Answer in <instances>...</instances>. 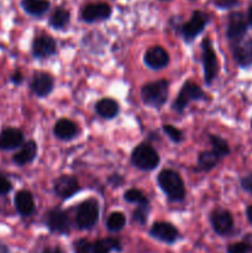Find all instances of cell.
<instances>
[{
  "label": "cell",
  "mask_w": 252,
  "mask_h": 253,
  "mask_svg": "<svg viewBox=\"0 0 252 253\" xmlns=\"http://www.w3.org/2000/svg\"><path fill=\"white\" fill-rule=\"evenodd\" d=\"M111 15L110 5L106 2H93L88 4L82 10V19L85 22H96L108 20Z\"/></svg>",
  "instance_id": "9"
},
{
  "label": "cell",
  "mask_w": 252,
  "mask_h": 253,
  "mask_svg": "<svg viewBox=\"0 0 252 253\" xmlns=\"http://www.w3.org/2000/svg\"><path fill=\"white\" fill-rule=\"evenodd\" d=\"M247 29H249V22L242 12L235 11L230 14L226 27V37L231 44L242 41L246 37Z\"/></svg>",
  "instance_id": "8"
},
{
  "label": "cell",
  "mask_w": 252,
  "mask_h": 253,
  "mask_svg": "<svg viewBox=\"0 0 252 253\" xmlns=\"http://www.w3.org/2000/svg\"><path fill=\"white\" fill-rule=\"evenodd\" d=\"M98 219L99 205L95 200H85L79 205L76 215V221L79 229H91L98 222Z\"/></svg>",
  "instance_id": "6"
},
{
  "label": "cell",
  "mask_w": 252,
  "mask_h": 253,
  "mask_svg": "<svg viewBox=\"0 0 252 253\" xmlns=\"http://www.w3.org/2000/svg\"><path fill=\"white\" fill-rule=\"evenodd\" d=\"M42 253H63L61 251V250L58 249V247H53V249H47V250H44L43 252Z\"/></svg>",
  "instance_id": "39"
},
{
  "label": "cell",
  "mask_w": 252,
  "mask_h": 253,
  "mask_svg": "<svg viewBox=\"0 0 252 253\" xmlns=\"http://www.w3.org/2000/svg\"><path fill=\"white\" fill-rule=\"evenodd\" d=\"M12 189V184L4 174L0 175V197L2 195H6L7 193L11 192Z\"/></svg>",
  "instance_id": "34"
},
{
  "label": "cell",
  "mask_w": 252,
  "mask_h": 253,
  "mask_svg": "<svg viewBox=\"0 0 252 253\" xmlns=\"http://www.w3.org/2000/svg\"><path fill=\"white\" fill-rule=\"evenodd\" d=\"M208 22H209V16H208L207 12L200 11V10L193 12L189 21L185 22L182 26V29H180L183 40L185 42H192L195 37L199 36L204 31Z\"/></svg>",
  "instance_id": "7"
},
{
  "label": "cell",
  "mask_w": 252,
  "mask_h": 253,
  "mask_svg": "<svg viewBox=\"0 0 252 253\" xmlns=\"http://www.w3.org/2000/svg\"><path fill=\"white\" fill-rule=\"evenodd\" d=\"M93 249V244L85 239H82L74 244V252L76 253H91Z\"/></svg>",
  "instance_id": "33"
},
{
  "label": "cell",
  "mask_w": 252,
  "mask_h": 253,
  "mask_svg": "<svg viewBox=\"0 0 252 253\" xmlns=\"http://www.w3.org/2000/svg\"><path fill=\"white\" fill-rule=\"evenodd\" d=\"M143 62L151 69H162L169 63V54L162 46H153L146 51Z\"/></svg>",
  "instance_id": "12"
},
{
  "label": "cell",
  "mask_w": 252,
  "mask_h": 253,
  "mask_svg": "<svg viewBox=\"0 0 252 253\" xmlns=\"http://www.w3.org/2000/svg\"><path fill=\"white\" fill-rule=\"evenodd\" d=\"M231 51L236 63L242 68L252 66V39L245 37L242 41L231 44Z\"/></svg>",
  "instance_id": "11"
},
{
  "label": "cell",
  "mask_w": 252,
  "mask_h": 253,
  "mask_svg": "<svg viewBox=\"0 0 252 253\" xmlns=\"http://www.w3.org/2000/svg\"><path fill=\"white\" fill-rule=\"evenodd\" d=\"M14 204L21 216L29 217L35 212V200L29 190H20L15 194Z\"/></svg>",
  "instance_id": "19"
},
{
  "label": "cell",
  "mask_w": 252,
  "mask_h": 253,
  "mask_svg": "<svg viewBox=\"0 0 252 253\" xmlns=\"http://www.w3.org/2000/svg\"><path fill=\"white\" fill-rule=\"evenodd\" d=\"M53 85L54 81L51 74L43 73V72H37V73H35L31 84H30L31 90L39 98H44V96L48 95L53 90Z\"/></svg>",
  "instance_id": "17"
},
{
  "label": "cell",
  "mask_w": 252,
  "mask_h": 253,
  "mask_svg": "<svg viewBox=\"0 0 252 253\" xmlns=\"http://www.w3.org/2000/svg\"><path fill=\"white\" fill-rule=\"evenodd\" d=\"M56 53V42L51 36H42L36 37L32 42V54L35 58L43 59L47 57H51Z\"/></svg>",
  "instance_id": "18"
},
{
  "label": "cell",
  "mask_w": 252,
  "mask_h": 253,
  "mask_svg": "<svg viewBox=\"0 0 252 253\" xmlns=\"http://www.w3.org/2000/svg\"><path fill=\"white\" fill-rule=\"evenodd\" d=\"M126 224V217L123 212H111L109 215L108 220H106V227H108L109 231L111 232H116V231H120V230L124 229Z\"/></svg>",
  "instance_id": "27"
},
{
  "label": "cell",
  "mask_w": 252,
  "mask_h": 253,
  "mask_svg": "<svg viewBox=\"0 0 252 253\" xmlns=\"http://www.w3.org/2000/svg\"><path fill=\"white\" fill-rule=\"evenodd\" d=\"M202 61L204 67V79L208 85L212 83L219 72V63H217L216 53H215L212 44L209 39L203 40L202 42Z\"/></svg>",
  "instance_id": "5"
},
{
  "label": "cell",
  "mask_w": 252,
  "mask_h": 253,
  "mask_svg": "<svg viewBox=\"0 0 252 253\" xmlns=\"http://www.w3.org/2000/svg\"><path fill=\"white\" fill-rule=\"evenodd\" d=\"M227 253H252V245L249 242H237L227 247Z\"/></svg>",
  "instance_id": "32"
},
{
  "label": "cell",
  "mask_w": 252,
  "mask_h": 253,
  "mask_svg": "<svg viewBox=\"0 0 252 253\" xmlns=\"http://www.w3.org/2000/svg\"><path fill=\"white\" fill-rule=\"evenodd\" d=\"M24 142V133L15 127H5L0 131V151H11Z\"/></svg>",
  "instance_id": "16"
},
{
  "label": "cell",
  "mask_w": 252,
  "mask_h": 253,
  "mask_svg": "<svg viewBox=\"0 0 252 253\" xmlns=\"http://www.w3.org/2000/svg\"><path fill=\"white\" fill-rule=\"evenodd\" d=\"M131 162L141 170H152L160 165V156L151 145L140 143L131 153Z\"/></svg>",
  "instance_id": "3"
},
{
  "label": "cell",
  "mask_w": 252,
  "mask_h": 253,
  "mask_svg": "<svg viewBox=\"0 0 252 253\" xmlns=\"http://www.w3.org/2000/svg\"><path fill=\"white\" fill-rule=\"evenodd\" d=\"M247 22L252 26V5L249 7V11H247Z\"/></svg>",
  "instance_id": "40"
},
{
  "label": "cell",
  "mask_w": 252,
  "mask_h": 253,
  "mask_svg": "<svg viewBox=\"0 0 252 253\" xmlns=\"http://www.w3.org/2000/svg\"><path fill=\"white\" fill-rule=\"evenodd\" d=\"M251 127H252V120H251Z\"/></svg>",
  "instance_id": "43"
},
{
  "label": "cell",
  "mask_w": 252,
  "mask_h": 253,
  "mask_svg": "<svg viewBox=\"0 0 252 253\" xmlns=\"http://www.w3.org/2000/svg\"><path fill=\"white\" fill-rule=\"evenodd\" d=\"M210 143H211L212 146V151H214L220 158L225 157V156H227L230 153L229 143H227L226 140L220 137V136L210 135Z\"/></svg>",
  "instance_id": "28"
},
{
  "label": "cell",
  "mask_w": 252,
  "mask_h": 253,
  "mask_svg": "<svg viewBox=\"0 0 252 253\" xmlns=\"http://www.w3.org/2000/svg\"><path fill=\"white\" fill-rule=\"evenodd\" d=\"M161 1H169V0H161Z\"/></svg>",
  "instance_id": "42"
},
{
  "label": "cell",
  "mask_w": 252,
  "mask_h": 253,
  "mask_svg": "<svg viewBox=\"0 0 252 253\" xmlns=\"http://www.w3.org/2000/svg\"><path fill=\"white\" fill-rule=\"evenodd\" d=\"M121 245L120 241L116 239H103L98 240L93 244L91 253H110L111 251H120Z\"/></svg>",
  "instance_id": "24"
},
{
  "label": "cell",
  "mask_w": 252,
  "mask_h": 253,
  "mask_svg": "<svg viewBox=\"0 0 252 253\" xmlns=\"http://www.w3.org/2000/svg\"><path fill=\"white\" fill-rule=\"evenodd\" d=\"M1 174H2V173H1V172H0V175H1Z\"/></svg>",
  "instance_id": "44"
},
{
  "label": "cell",
  "mask_w": 252,
  "mask_h": 253,
  "mask_svg": "<svg viewBox=\"0 0 252 253\" xmlns=\"http://www.w3.org/2000/svg\"><path fill=\"white\" fill-rule=\"evenodd\" d=\"M0 253H9V249L5 245H0Z\"/></svg>",
  "instance_id": "41"
},
{
  "label": "cell",
  "mask_w": 252,
  "mask_h": 253,
  "mask_svg": "<svg viewBox=\"0 0 252 253\" xmlns=\"http://www.w3.org/2000/svg\"><path fill=\"white\" fill-rule=\"evenodd\" d=\"M69 19H71V14H69L68 10L63 9V7H58L49 16V25L53 29L61 30L68 25Z\"/></svg>",
  "instance_id": "25"
},
{
  "label": "cell",
  "mask_w": 252,
  "mask_h": 253,
  "mask_svg": "<svg viewBox=\"0 0 252 253\" xmlns=\"http://www.w3.org/2000/svg\"><path fill=\"white\" fill-rule=\"evenodd\" d=\"M246 216H247V220H249L250 224L252 225V205H249V207H247Z\"/></svg>",
  "instance_id": "38"
},
{
  "label": "cell",
  "mask_w": 252,
  "mask_h": 253,
  "mask_svg": "<svg viewBox=\"0 0 252 253\" xmlns=\"http://www.w3.org/2000/svg\"><path fill=\"white\" fill-rule=\"evenodd\" d=\"M53 190L61 199H69L79 190V182L74 175H61L54 182Z\"/></svg>",
  "instance_id": "14"
},
{
  "label": "cell",
  "mask_w": 252,
  "mask_h": 253,
  "mask_svg": "<svg viewBox=\"0 0 252 253\" xmlns=\"http://www.w3.org/2000/svg\"><path fill=\"white\" fill-rule=\"evenodd\" d=\"M53 133L59 140H72L78 133V126L68 119H61L54 125Z\"/></svg>",
  "instance_id": "21"
},
{
  "label": "cell",
  "mask_w": 252,
  "mask_h": 253,
  "mask_svg": "<svg viewBox=\"0 0 252 253\" xmlns=\"http://www.w3.org/2000/svg\"><path fill=\"white\" fill-rule=\"evenodd\" d=\"M148 205H138L137 209L133 211V220L141 225H145L147 221V215H148Z\"/></svg>",
  "instance_id": "31"
},
{
  "label": "cell",
  "mask_w": 252,
  "mask_h": 253,
  "mask_svg": "<svg viewBox=\"0 0 252 253\" xmlns=\"http://www.w3.org/2000/svg\"><path fill=\"white\" fill-rule=\"evenodd\" d=\"M22 79H24L22 74L20 73V72H15V73L11 76V78H10V81H11L14 84H20L22 82Z\"/></svg>",
  "instance_id": "37"
},
{
  "label": "cell",
  "mask_w": 252,
  "mask_h": 253,
  "mask_svg": "<svg viewBox=\"0 0 252 253\" xmlns=\"http://www.w3.org/2000/svg\"><path fill=\"white\" fill-rule=\"evenodd\" d=\"M124 199L128 203H133L137 205H148V199L141 190L128 189L124 194Z\"/></svg>",
  "instance_id": "29"
},
{
  "label": "cell",
  "mask_w": 252,
  "mask_h": 253,
  "mask_svg": "<svg viewBox=\"0 0 252 253\" xmlns=\"http://www.w3.org/2000/svg\"><path fill=\"white\" fill-rule=\"evenodd\" d=\"M168 90H169V83L165 79L151 82L142 86L141 98L146 105L160 109L167 101Z\"/></svg>",
  "instance_id": "2"
},
{
  "label": "cell",
  "mask_w": 252,
  "mask_h": 253,
  "mask_svg": "<svg viewBox=\"0 0 252 253\" xmlns=\"http://www.w3.org/2000/svg\"><path fill=\"white\" fill-rule=\"evenodd\" d=\"M46 225L52 232H57V234H68L69 232L68 215L61 209H52L47 212Z\"/></svg>",
  "instance_id": "13"
},
{
  "label": "cell",
  "mask_w": 252,
  "mask_h": 253,
  "mask_svg": "<svg viewBox=\"0 0 252 253\" xmlns=\"http://www.w3.org/2000/svg\"><path fill=\"white\" fill-rule=\"evenodd\" d=\"M150 235L153 239L160 240V241L166 242V244H173V242L177 241L179 232L169 222L158 221L152 225L150 230Z\"/></svg>",
  "instance_id": "15"
},
{
  "label": "cell",
  "mask_w": 252,
  "mask_h": 253,
  "mask_svg": "<svg viewBox=\"0 0 252 253\" xmlns=\"http://www.w3.org/2000/svg\"><path fill=\"white\" fill-rule=\"evenodd\" d=\"M210 222L214 231L219 235H227L234 229V217L229 210H214L210 215Z\"/></svg>",
  "instance_id": "10"
},
{
  "label": "cell",
  "mask_w": 252,
  "mask_h": 253,
  "mask_svg": "<svg viewBox=\"0 0 252 253\" xmlns=\"http://www.w3.org/2000/svg\"><path fill=\"white\" fill-rule=\"evenodd\" d=\"M21 6L26 14L31 16H42L44 12L48 11V0H22Z\"/></svg>",
  "instance_id": "23"
},
{
  "label": "cell",
  "mask_w": 252,
  "mask_h": 253,
  "mask_svg": "<svg viewBox=\"0 0 252 253\" xmlns=\"http://www.w3.org/2000/svg\"><path fill=\"white\" fill-rule=\"evenodd\" d=\"M95 111L100 118L111 120L119 114V104L114 99L104 98L96 103Z\"/></svg>",
  "instance_id": "22"
},
{
  "label": "cell",
  "mask_w": 252,
  "mask_h": 253,
  "mask_svg": "<svg viewBox=\"0 0 252 253\" xmlns=\"http://www.w3.org/2000/svg\"><path fill=\"white\" fill-rule=\"evenodd\" d=\"M220 157L214 151H204L198 157V166L202 170H211L219 162Z\"/></svg>",
  "instance_id": "26"
},
{
  "label": "cell",
  "mask_w": 252,
  "mask_h": 253,
  "mask_svg": "<svg viewBox=\"0 0 252 253\" xmlns=\"http://www.w3.org/2000/svg\"><path fill=\"white\" fill-rule=\"evenodd\" d=\"M163 131H165L166 135L173 141V142H182L183 141V132L179 130V128L174 127L172 125H165L163 126Z\"/></svg>",
  "instance_id": "30"
},
{
  "label": "cell",
  "mask_w": 252,
  "mask_h": 253,
  "mask_svg": "<svg viewBox=\"0 0 252 253\" xmlns=\"http://www.w3.org/2000/svg\"><path fill=\"white\" fill-rule=\"evenodd\" d=\"M37 156V145L35 141H27L20 151H17L14 156H12V161L16 163L17 166L22 167V166L31 163L32 161L36 158Z\"/></svg>",
  "instance_id": "20"
},
{
  "label": "cell",
  "mask_w": 252,
  "mask_h": 253,
  "mask_svg": "<svg viewBox=\"0 0 252 253\" xmlns=\"http://www.w3.org/2000/svg\"><path fill=\"white\" fill-rule=\"evenodd\" d=\"M157 182L162 192L172 202H182L185 197V188L182 178L172 169H163L158 174Z\"/></svg>",
  "instance_id": "1"
},
{
  "label": "cell",
  "mask_w": 252,
  "mask_h": 253,
  "mask_svg": "<svg viewBox=\"0 0 252 253\" xmlns=\"http://www.w3.org/2000/svg\"><path fill=\"white\" fill-rule=\"evenodd\" d=\"M241 188L245 192L252 194V173L251 174H247L246 177H244L241 179Z\"/></svg>",
  "instance_id": "36"
},
{
  "label": "cell",
  "mask_w": 252,
  "mask_h": 253,
  "mask_svg": "<svg viewBox=\"0 0 252 253\" xmlns=\"http://www.w3.org/2000/svg\"><path fill=\"white\" fill-rule=\"evenodd\" d=\"M205 99H207V94L198 84L193 83V82H187L183 84L182 89L178 93L177 99L173 103V109L178 113H183L190 101L205 100Z\"/></svg>",
  "instance_id": "4"
},
{
  "label": "cell",
  "mask_w": 252,
  "mask_h": 253,
  "mask_svg": "<svg viewBox=\"0 0 252 253\" xmlns=\"http://www.w3.org/2000/svg\"><path fill=\"white\" fill-rule=\"evenodd\" d=\"M219 9H232L239 5V0H212Z\"/></svg>",
  "instance_id": "35"
}]
</instances>
